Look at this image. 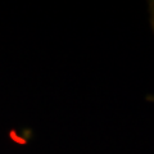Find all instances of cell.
<instances>
[{
    "label": "cell",
    "instance_id": "1",
    "mask_svg": "<svg viewBox=\"0 0 154 154\" xmlns=\"http://www.w3.org/2000/svg\"><path fill=\"white\" fill-rule=\"evenodd\" d=\"M149 18H150V25L154 31V0L149 2Z\"/></svg>",
    "mask_w": 154,
    "mask_h": 154
}]
</instances>
